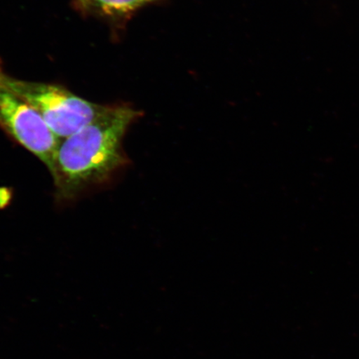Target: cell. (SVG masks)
Masks as SVG:
<instances>
[{"mask_svg":"<svg viewBox=\"0 0 359 359\" xmlns=\"http://www.w3.org/2000/svg\"><path fill=\"white\" fill-rule=\"evenodd\" d=\"M142 116L128 104L107 105L91 123L62 139L48 170L55 199L73 201L127 168L131 160L124 150V138Z\"/></svg>","mask_w":359,"mask_h":359,"instance_id":"cell-1","label":"cell"},{"mask_svg":"<svg viewBox=\"0 0 359 359\" xmlns=\"http://www.w3.org/2000/svg\"><path fill=\"white\" fill-rule=\"evenodd\" d=\"M3 79L8 88L42 116L60 141L91 123L107 107L84 100L60 85L13 78L4 70Z\"/></svg>","mask_w":359,"mask_h":359,"instance_id":"cell-2","label":"cell"},{"mask_svg":"<svg viewBox=\"0 0 359 359\" xmlns=\"http://www.w3.org/2000/svg\"><path fill=\"white\" fill-rule=\"evenodd\" d=\"M0 66V128L50 169L60 139L28 102L7 86Z\"/></svg>","mask_w":359,"mask_h":359,"instance_id":"cell-3","label":"cell"},{"mask_svg":"<svg viewBox=\"0 0 359 359\" xmlns=\"http://www.w3.org/2000/svg\"><path fill=\"white\" fill-rule=\"evenodd\" d=\"M159 0H78L85 11L109 18L125 17Z\"/></svg>","mask_w":359,"mask_h":359,"instance_id":"cell-4","label":"cell"}]
</instances>
